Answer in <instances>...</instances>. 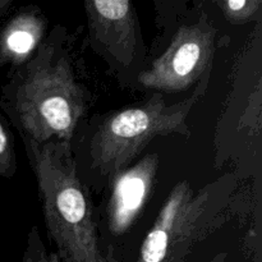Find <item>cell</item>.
I'll return each instance as SVG.
<instances>
[{
	"label": "cell",
	"instance_id": "12",
	"mask_svg": "<svg viewBox=\"0 0 262 262\" xmlns=\"http://www.w3.org/2000/svg\"><path fill=\"white\" fill-rule=\"evenodd\" d=\"M13 4H14L13 0H0V20L9 13Z\"/></svg>",
	"mask_w": 262,
	"mask_h": 262
},
{
	"label": "cell",
	"instance_id": "10",
	"mask_svg": "<svg viewBox=\"0 0 262 262\" xmlns=\"http://www.w3.org/2000/svg\"><path fill=\"white\" fill-rule=\"evenodd\" d=\"M17 168L14 138L5 120L0 117V177L13 178Z\"/></svg>",
	"mask_w": 262,
	"mask_h": 262
},
{
	"label": "cell",
	"instance_id": "7",
	"mask_svg": "<svg viewBox=\"0 0 262 262\" xmlns=\"http://www.w3.org/2000/svg\"><path fill=\"white\" fill-rule=\"evenodd\" d=\"M159 166L160 156L152 152L113 177L106 219L114 237L129 232L141 216L152 194Z\"/></svg>",
	"mask_w": 262,
	"mask_h": 262
},
{
	"label": "cell",
	"instance_id": "11",
	"mask_svg": "<svg viewBox=\"0 0 262 262\" xmlns=\"http://www.w3.org/2000/svg\"><path fill=\"white\" fill-rule=\"evenodd\" d=\"M26 247L30 251L32 262H60L55 252H48L46 251V247L43 246L42 239H41L40 232L36 227L31 228Z\"/></svg>",
	"mask_w": 262,
	"mask_h": 262
},
{
	"label": "cell",
	"instance_id": "4",
	"mask_svg": "<svg viewBox=\"0 0 262 262\" xmlns=\"http://www.w3.org/2000/svg\"><path fill=\"white\" fill-rule=\"evenodd\" d=\"M209 83L210 78L204 79L192 95L174 104H166L163 94L155 92L142 104L107 114L90 140L92 169L113 178L130 166L154 138L170 135L191 137L187 120Z\"/></svg>",
	"mask_w": 262,
	"mask_h": 262
},
{
	"label": "cell",
	"instance_id": "5",
	"mask_svg": "<svg viewBox=\"0 0 262 262\" xmlns=\"http://www.w3.org/2000/svg\"><path fill=\"white\" fill-rule=\"evenodd\" d=\"M90 48L125 86L138 83L148 67L140 19L130 0L83 3Z\"/></svg>",
	"mask_w": 262,
	"mask_h": 262
},
{
	"label": "cell",
	"instance_id": "9",
	"mask_svg": "<svg viewBox=\"0 0 262 262\" xmlns=\"http://www.w3.org/2000/svg\"><path fill=\"white\" fill-rule=\"evenodd\" d=\"M215 4L219 7L225 19L234 26L250 23L260 14L261 0H216Z\"/></svg>",
	"mask_w": 262,
	"mask_h": 262
},
{
	"label": "cell",
	"instance_id": "2",
	"mask_svg": "<svg viewBox=\"0 0 262 262\" xmlns=\"http://www.w3.org/2000/svg\"><path fill=\"white\" fill-rule=\"evenodd\" d=\"M20 140L35 174L46 230L60 262H120L102 243L72 143L38 145Z\"/></svg>",
	"mask_w": 262,
	"mask_h": 262
},
{
	"label": "cell",
	"instance_id": "3",
	"mask_svg": "<svg viewBox=\"0 0 262 262\" xmlns=\"http://www.w3.org/2000/svg\"><path fill=\"white\" fill-rule=\"evenodd\" d=\"M239 179L237 173H225L200 189L178 182L146 234L137 262H184L194 246L232 217Z\"/></svg>",
	"mask_w": 262,
	"mask_h": 262
},
{
	"label": "cell",
	"instance_id": "13",
	"mask_svg": "<svg viewBox=\"0 0 262 262\" xmlns=\"http://www.w3.org/2000/svg\"><path fill=\"white\" fill-rule=\"evenodd\" d=\"M227 260H228V253L227 252H220V253H217V255L215 256V257L209 262H227Z\"/></svg>",
	"mask_w": 262,
	"mask_h": 262
},
{
	"label": "cell",
	"instance_id": "6",
	"mask_svg": "<svg viewBox=\"0 0 262 262\" xmlns=\"http://www.w3.org/2000/svg\"><path fill=\"white\" fill-rule=\"evenodd\" d=\"M217 30L205 12L176 31L168 48L154 59L138 84L158 94H178L211 78Z\"/></svg>",
	"mask_w": 262,
	"mask_h": 262
},
{
	"label": "cell",
	"instance_id": "1",
	"mask_svg": "<svg viewBox=\"0 0 262 262\" xmlns=\"http://www.w3.org/2000/svg\"><path fill=\"white\" fill-rule=\"evenodd\" d=\"M72 51L68 30L54 26L32 58L9 71L0 87V107L19 137L38 145L72 143L91 106Z\"/></svg>",
	"mask_w": 262,
	"mask_h": 262
},
{
	"label": "cell",
	"instance_id": "8",
	"mask_svg": "<svg viewBox=\"0 0 262 262\" xmlns=\"http://www.w3.org/2000/svg\"><path fill=\"white\" fill-rule=\"evenodd\" d=\"M49 20L37 5L20 7L0 28V71L30 60L49 33Z\"/></svg>",
	"mask_w": 262,
	"mask_h": 262
}]
</instances>
